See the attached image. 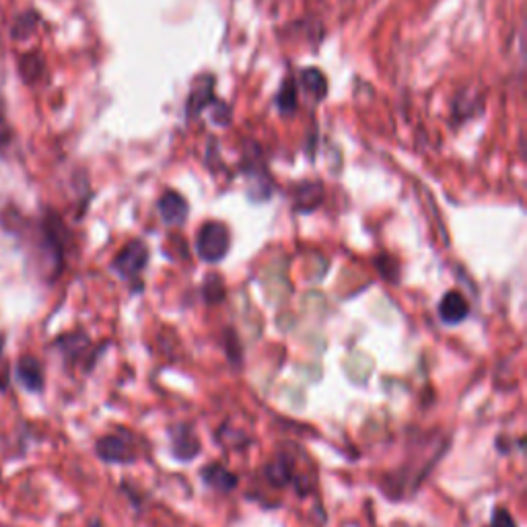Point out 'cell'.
<instances>
[{
	"label": "cell",
	"mask_w": 527,
	"mask_h": 527,
	"mask_svg": "<svg viewBox=\"0 0 527 527\" xmlns=\"http://www.w3.org/2000/svg\"><path fill=\"white\" fill-rule=\"evenodd\" d=\"M470 315V305L468 301L462 297V293L458 291H451L447 293L441 303H439V318L443 324H449V326H455L464 322Z\"/></svg>",
	"instance_id": "6"
},
{
	"label": "cell",
	"mask_w": 527,
	"mask_h": 527,
	"mask_svg": "<svg viewBox=\"0 0 527 527\" xmlns=\"http://www.w3.org/2000/svg\"><path fill=\"white\" fill-rule=\"evenodd\" d=\"M493 527H517V523L505 509H495Z\"/></svg>",
	"instance_id": "15"
},
{
	"label": "cell",
	"mask_w": 527,
	"mask_h": 527,
	"mask_svg": "<svg viewBox=\"0 0 527 527\" xmlns=\"http://www.w3.org/2000/svg\"><path fill=\"white\" fill-rule=\"evenodd\" d=\"M188 213H190V206L182 194L169 190L159 198V215L165 225H171V227L184 225L188 219Z\"/></svg>",
	"instance_id": "4"
},
{
	"label": "cell",
	"mask_w": 527,
	"mask_h": 527,
	"mask_svg": "<svg viewBox=\"0 0 527 527\" xmlns=\"http://www.w3.org/2000/svg\"><path fill=\"white\" fill-rule=\"evenodd\" d=\"M147 262H149L147 245L140 239H134L128 245H124V248L118 252V256L112 262V268L122 278L132 280V278H138L140 272L147 268Z\"/></svg>",
	"instance_id": "2"
},
{
	"label": "cell",
	"mask_w": 527,
	"mask_h": 527,
	"mask_svg": "<svg viewBox=\"0 0 527 527\" xmlns=\"http://www.w3.org/2000/svg\"><path fill=\"white\" fill-rule=\"evenodd\" d=\"M264 476L270 484L283 488L293 480V462L287 458V455H278L272 464L266 466Z\"/></svg>",
	"instance_id": "9"
},
{
	"label": "cell",
	"mask_w": 527,
	"mask_h": 527,
	"mask_svg": "<svg viewBox=\"0 0 527 527\" xmlns=\"http://www.w3.org/2000/svg\"><path fill=\"white\" fill-rule=\"evenodd\" d=\"M322 200V186L320 184H303L297 190V208L299 210H313L318 208Z\"/></svg>",
	"instance_id": "11"
},
{
	"label": "cell",
	"mask_w": 527,
	"mask_h": 527,
	"mask_svg": "<svg viewBox=\"0 0 527 527\" xmlns=\"http://www.w3.org/2000/svg\"><path fill=\"white\" fill-rule=\"evenodd\" d=\"M297 93H295V85L291 81H287V85L283 87V91L278 93V108L280 112H285V114H291L295 112L297 108Z\"/></svg>",
	"instance_id": "13"
},
{
	"label": "cell",
	"mask_w": 527,
	"mask_h": 527,
	"mask_svg": "<svg viewBox=\"0 0 527 527\" xmlns=\"http://www.w3.org/2000/svg\"><path fill=\"white\" fill-rule=\"evenodd\" d=\"M202 480L210 486V488H217V490H223V493H229V490H233L237 486V476L231 474L225 466L221 464H208L204 470H202Z\"/></svg>",
	"instance_id": "8"
},
{
	"label": "cell",
	"mask_w": 527,
	"mask_h": 527,
	"mask_svg": "<svg viewBox=\"0 0 527 527\" xmlns=\"http://www.w3.org/2000/svg\"><path fill=\"white\" fill-rule=\"evenodd\" d=\"M303 85L315 99H324L326 93H328L326 77L320 73V70H315V68L305 70V73H303Z\"/></svg>",
	"instance_id": "12"
},
{
	"label": "cell",
	"mask_w": 527,
	"mask_h": 527,
	"mask_svg": "<svg viewBox=\"0 0 527 527\" xmlns=\"http://www.w3.org/2000/svg\"><path fill=\"white\" fill-rule=\"evenodd\" d=\"M213 101V79H204L198 83L196 91L190 97V116L200 114L204 110V105Z\"/></svg>",
	"instance_id": "10"
},
{
	"label": "cell",
	"mask_w": 527,
	"mask_h": 527,
	"mask_svg": "<svg viewBox=\"0 0 527 527\" xmlns=\"http://www.w3.org/2000/svg\"><path fill=\"white\" fill-rule=\"evenodd\" d=\"M7 126H5V120H3V114H0V145H5L7 143Z\"/></svg>",
	"instance_id": "16"
},
{
	"label": "cell",
	"mask_w": 527,
	"mask_h": 527,
	"mask_svg": "<svg viewBox=\"0 0 527 527\" xmlns=\"http://www.w3.org/2000/svg\"><path fill=\"white\" fill-rule=\"evenodd\" d=\"M229 248H231V233L225 223L208 221L196 233V252L208 264L221 262L227 256Z\"/></svg>",
	"instance_id": "1"
},
{
	"label": "cell",
	"mask_w": 527,
	"mask_h": 527,
	"mask_svg": "<svg viewBox=\"0 0 527 527\" xmlns=\"http://www.w3.org/2000/svg\"><path fill=\"white\" fill-rule=\"evenodd\" d=\"M9 385V361L5 357V336L0 334V390H7Z\"/></svg>",
	"instance_id": "14"
},
{
	"label": "cell",
	"mask_w": 527,
	"mask_h": 527,
	"mask_svg": "<svg viewBox=\"0 0 527 527\" xmlns=\"http://www.w3.org/2000/svg\"><path fill=\"white\" fill-rule=\"evenodd\" d=\"M95 451L105 464H132L136 462V449L130 435H105L97 441Z\"/></svg>",
	"instance_id": "3"
},
{
	"label": "cell",
	"mask_w": 527,
	"mask_h": 527,
	"mask_svg": "<svg viewBox=\"0 0 527 527\" xmlns=\"http://www.w3.org/2000/svg\"><path fill=\"white\" fill-rule=\"evenodd\" d=\"M171 437V451L178 460L182 462H190L196 458V453L200 449V441L196 437V433L192 431V427L188 425H178L169 431Z\"/></svg>",
	"instance_id": "5"
},
{
	"label": "cell",
	"mask_w": 527,
	"mask_h": 527,
	"mask_svg": "<svg viewBox=\"0 0 527 527\" xmlns=\"http://www.w3.org/2000/svg\"><path fill=\"white\" fill-rule=\"evenodd\" d=\"M17 377H19L23 388L29 392H42L44 390V367L38 359L31 357V355H25L19 359Z\"/></svg>",
	"instance_id": "7"
}]
</instances>
